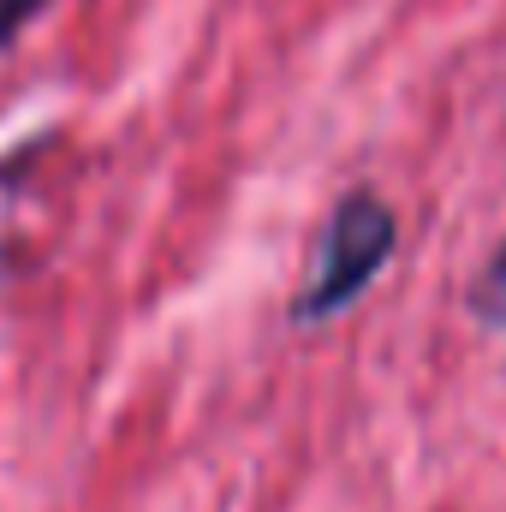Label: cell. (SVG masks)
Returning <instances> with one entry per match:
<instances>
[{
    "mask_svg": "<svg viewBox=\"0 0 506 512\" xmlns=\"http://www.w3.org/2000/svg\"><path fill=\"white\" fill-rule=\"evenodd\" d=\"M393 239H399V221L376 191H346L334 203V215L322 221V239L310 251V274L292 298V322L310 328V322L340 316L352 298H364V286L393 256Z\"/></svg>",
    "mask_w": 506,
    "mask_h": 512,
    "instance_id": "obj_1",
    "label": "cell"
},
{
    "mask_svg": "<svg viewBox=\"0 0 506 512\" xmlns=\"http://www.w3.org/2000/svg\"><path fill=\"white\" fill-rule=\"evenodd\" d=\"M471 310H477L489 328L506 334V239L495 245V256L483 262V274H477V286H471Z\"/></svg>",
    "mask_w": 506,
    "mask_h": 512,
    "instance_id": "obj_2",
    "label": "cell"
},
{
    "mask_svg": "<svg viewBox=\"0 0 506 512\" xmlns=\"http://www.w3.org/2000/svg\"><path fill=\"white\" fill-rule=\"evenodd\" d=\"M42 6L48 0H0V54L30 30V18H42Z\"/></svg>",
    "mask_w": 506,
    "mask_h": 512,
    "instance_id": "obj_3",
    "label": "cell"
}]
</instances>
